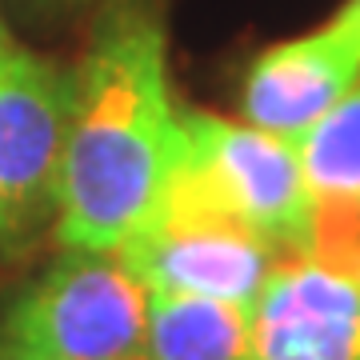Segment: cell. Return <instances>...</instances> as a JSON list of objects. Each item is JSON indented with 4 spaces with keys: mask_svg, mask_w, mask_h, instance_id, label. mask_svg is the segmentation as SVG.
Returning a JSON list of instances; mask_svg holds the SVG:
<instances>
[{
    "mask_svg": "<svg viewBox=\"0 0 360 360\" xmlns=\"http://www.w3.org/2000/svg\"><path fill=\"white\" fill-rule=\"evenodd\" d=\"M0 37H4V32H0Z\"/></svg>",
    "mask_w": 360,
    "mask_h": 360,
    "instance_id": "cell-14",
    "label": "cell"
},
{
    "mask_svg": "<svg viewBox=\"0 0 360 360\" xmlns=\"http://www.w3.org/2000/svg\"><path fill=\"white\" fill-rule=\"evenodd\" d=\"M184 172L220 208L288 252H309L316 224L296 144L217 112H184Z\"/></svg>",
    "mask_w": 360,
    "mask_h": 360,
    "instance_id": "cell-4",
    "label": "cell"
},
{
    "mask_svg": "<svg viewBox=\"0 0 360 360\" xmlns=\"http://www.w3.org/2000/svg\"><path fill=\"white\" fill-rule=\"evenodd\" d=\"M360 84V25L340 8L333 20L260 49L240 80L248 124L296 141Z\"/></svg>",
    "mask_w": 360,
    "mask_h": 360,
    "instance_id": "cell-7",
    "label": "cell"
},
{
    "mask_svg": "<svg viewBox=\"0 0 360 360\" xmlns=\"http://www.w3.org/2000/svg\"><path fill=\"white\" fill-rule=\"evenodd\" d=\"M340 8H345V13H348V16H352V20H356V25H360V0H345Z\"/></svg>",
    "mask_w": 360,
    "mask_h": 360,
    "instance_id": "cell-12",
    "label": "cell"
},
{
    "mask_svg": "<svg viewBox=\"0 0 360 360\" xmlns=\"http://www.w3.org/2000/svg\"><path fill=\"white\" fill-rule=\"evenodd\" d=\"M0 360H40V356H32V352H20V348H13V345H4V340H0Z\"/></svg>",
    "mask_w": 360,
    "mask_h": 360,
    "instance_id": "cell-10",
    "label": "cell"
},
{
    "mask_svg": "<svg viewBox=\"0 0 360 360\" xmlns=\"http://www.w3.org/2000/svg\"><path fill=\"white\" fill-rule=\"evenodd\" d=\"M116 257L153 292L252 304L284 252L252 224L200 193L180 165L160 212Z\"/></svg>",
    "mask_w": 360,
    "mask_h": 360,
    "instance_id": "cell-3",
    "label": "cell"
},
{
    "mask_svg": "<svg viewBox=\"0 0 360 360\" xmlns=\"http://www.w3.org/2000/svg\"><path fill=\"white\" fill-rule=\"evenodd\" d=\"M144 360H252V304L148 288Z\"/></svg>",
    "mask_w": 360,
    "mask_h": 360,
    "instance_id": "cell-8",
    "label": "cell"
},
{
    "mask_svg": "<svg viewBox=\"0 0 360 360\" xmlns=\"http://www.w3.org/2000/svg\"><path fill=\"white\" fill-rule=\"evenodd\" d=\"M37 4H52V8H77V4H89V0H37Z\"/></svg>",
    "mask_w": 360,
    "mask_h": 360,
    "instance_id": "cell-11",
    "label": "cell"
},
{
    "mask_svg": "<svg viewBox=\"0 0 360 360\" xmlns=\"http://www.w3.org/2000/svg\"><path fill=\"white\" fill-rule=\"evenodd\" d=\"M72 112V72L0 37V245L56 208Z\"/></svg>",
    "mask_w": 360,
    "mask_h": 360,
    "instance_id": "cell-5",
    "label": "cell"
},
{
    "mask_svg": "<svg viewBox=\"0 0 360 360\" xmlns=\"http://www.w3.org/2000/svg\"><path fill=\"white\" fill-rule=\"evenodd\" d=\"M252 360H360V269L288 252L252 300Z\"/></svg>",
    "mask_w": 360,
    "mask_h": 360,
    "instance_id": "cell-6",
    "label": "cell"
},
{
    "mask_svg": "<svg viewBox=\"0 0 360 360\" xmlns=\"http://www.w3.org/2000/svg\"><path fill=\"white\" fill-rule=\"evenodd\" d=\"M0 32H4V25H0Z\"/></svg>",
    "mask_w": 360,
    "mask_h": 360,
    "instance_id": "cell-13",
    "label": "cell"
},
{
    "mask_svg": "<svg viewBox=\"0 0 360 360\" xmlns=\"http://www.w3.org/2000/svg\"><path fill=\"white\" fill-rule=\"evenodd\" d=\"M292 144L316 205H360V84Z\"/></svg>",
    "mask_w": 360,
    "mask_h": 360,
    "instance_id": "cell-9",
    "label": "cell"
},
{
    "mask_svg": "<svg viewBox=\"0 0 360 360\" xmlns=\"http://www.w3.org/2000/svg\"><path fill=\"white\" fill-rule=\"evenodd\" d=\"M0 340L40 360H144L148 284L116 252L65 248L4 312Z\"/></svg>",
    "mask_w": 360,
    "mask_h": 360,
    "instance_id": "cell-2",
    "label": "cell"
},
{
    "mask_svg": "<svg viewBox=\"0 0 360 360\" xmlns=\"http://www.w3.org/2000/svg\"><path fill=\"white\" fill-rule=\"evenodd\" d=\"M184 165V112L168 77V37L148 0H112L72 72V112L56 180L60 248L120 252L160 212Z\"/></svg>",
    "mask_w": 360,
    "mask_h": 360,
    "instance_id": "cell-1",
    "label": "cell"
}]
</instances>
